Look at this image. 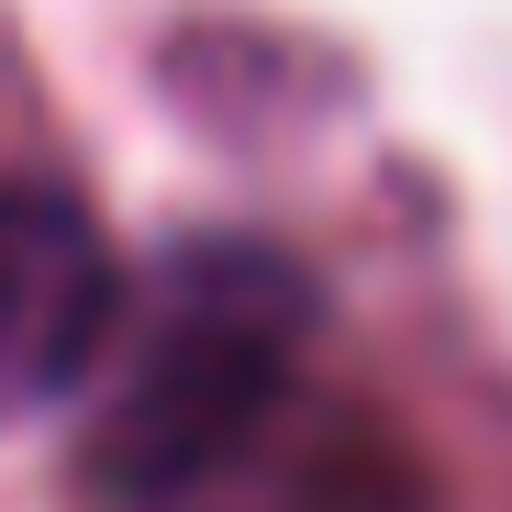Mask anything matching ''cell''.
I'll use <instances>...</instances> for the list:
<instances>
[{"label":"cell","instance_id":"2","mask_svg":"<svg viewBox=\"0 0 512 512\" xmlns=\"http://www.w3.org/2000/svg\"><path fill=\"white\" fill-rule=\"evenodd\" d=\"M112 323H123V268L101 223L45 179H12L0 190V423L56 412L101 368Z\"/></svg>","mask_w":512,"mask_h":512},{"label":"cell","instance_id":"1","mask_svg":"<svg viewBox=\"0 0 512 512\" xmlns=\"http://www.w3.org/2000/svg\"><path fill=\"white\" fill-rule=\"evenodd\" d=\"M78 468L101 512H423L412 457L312 390V279L268 245L167 256Z\"/></svg>","mask_w":512,"mask_h":512}]
</instances>
